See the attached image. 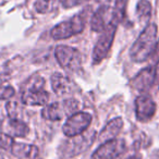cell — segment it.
Instances as JSON below:
<instances>
[{
    "instance_id": "ffe728a7",
    "label": "cell",
    "mask_w": 159,
    "mask_h": 159,
    "mask_svg": "<svg viewBox=\"0 0 159 159\" xmlns=\"http://www.w3.org/2000/svg\"><path fill=\"white\" fill-rule=\"evenodd\" d=\"M35 9L39 13H45L49 9V0H37L35 3Z\"/></svg>"
},
{
    "instance_id": "4fadbf2b",
    "label": "cell",
    "mask_w": 159,
    "mask_h": 159,
    "mask_svg": "<svg viewBox=\"0 0 159 159\" xmlns=\"http://www.w3.org/2000/svg\"><path fill=\"white\" fill-rule=\"evenodd\" d=\"M50 82L53 92L59 96L68 95L73 92V87H74L73 82L61 73H55L51 75Z\"/></svg>"
},
{
    "instance_id": "d6986e66",
    "label": "cell",
    "mask_w": 159,
    "mask_h": 159,
    "mask_svg": "<svg viewBox=\"0 0 159 159\" xmlns=\"http://www.w3.org/2000/svg\"><path fill=\"white\" fill-rule=\"evenodd\" d=\"M16 94V91L12 86L10 85H6V86H0V100H6L10 99L12 96Z\"/></svg>"
},
{
    "instance_id": "9a60e30c",
    "label": "cell",
    "mask_w": 159,
    "mask_h": 159,
    "mask_svg": "<svg viewBox=\"0 0 159 159\" xmlns=\"http://www.w3.org/2000/svg\"><path fill=\"white\" fill-rule=\"evenodd\" d=\"M6 134L10 135V136H16V137H24L29 134L30 129L18 118H10L6 123Z\"/></svg>"
},
{
    "instance_id": "2e32d148",
    "label": "cell",
    "mask_w": 159,
    "mask_h": 159,
    "mask_svg": "<svg viewBox=\"0 0 159 159\" xmlns=\"http://www.w3.org/2000/svg\"><path fill=\"white\" fill-rule=\"evenodd\" d=\"M10 152L12 155L19 158H27V159H34L38 155V148L34 145L25 143H16L14 142L12 145Z\"/></svg>"
},
{
    "instance_id": "5bb4252c",
    "label": "cell",
    "mask_w": 159,
    "mask_h": 159,
    "mask_svg": "<svg viewBox=\"0 0 159 159\" xmlns=\"http://www.w3.org/2000/svg\"><path fill=\"white\" fill-rule=\"evenodd\" d=\"M122 128H123V120L121 118H115V119L110 120L105 125V128L100 131L99 135H98V139L104 143V142L116 139V136L119 134Z\"/></svg>"
},
{
    "instance_id": "6da1fadb",
    "label": "cell",
    "mask_w": 159,
    "mask_h": 159,
    "mask_svg": "<svg viewBox=\"0 0 159 159\" xmlns=\"http://www.w3.org/2000/svg\"><path fill=\"white\" fill-rule=\"evenodd\" d=\"M157 29L156 24H149L139 34L130 49V57L134 62H145L152 53H155L157 47Z\"/></svg>"
},
{
    "instance_id": "44dd1931",
    "label": "cell",
    "mask_w": 159,
    "mask_h": 159,
    "mask_svg": "<svg viewBox=\"0 0 159 159\" xmlns=\"http://www.w3.org/2000/svg\"><path fill=\"white\" fill-rule=\"evenodd\" d=\"M89 0H63L62 1V6L66 9L69 8H73V7H77V6L82 5L83 2H86Z\"/></svg>"
},
{
    "instance_id": "9c48e42d",
    "label": "cell",
    "mask_w": 159,
    "mask_h": 159,
    "mask_svg": "<svg viewBox=\"0 0 159 159\" xmlns=\"http://www.w3.org/2000/svg\"><path fill=\"white\" fill-rule=\"evenodd\" d=\"M125 142L120 139L104 142L93 152L91 159H116L125 152Z\"/></svg>"
},
{
    "instance_id": "7a4b0ae2",
    "label": "cell",
    "mask_w": 159,
    "mask_h": 159,
    "mask_svg": "<svg viewBox=\"0 0 159 159\" xmlns=\"http://www.w3.org/2000/svg\"><path fill=\"white\" fill-rule=\"evenodd\" d=\"M44 87V77L38 74L31 76L22 89V102L27 106H46L49 99V94L45 91Z\"/></svg>"
},
{
    "instance_id": "3957f363",
    "label": "cell",
    "mask_w": 159,
    "mask_h": 159,
    "mask_svg": "<svg viewBox=\"0 0 159 159\" xmlns=\"http://www.w3.org/2000/svg\"><path fill=\"white\" fill-rule=\"evenodd\" d=\"M96 133L94 131L91 132H83L82 134L71 136L60 145L58 154L61 158H72L81 152H85L89 147H91L94 143Z\"/></svg>"
},
{
    "instance_id": "ba28073f",
    "label": "cell",
    "mask_w": 159,
    "mask_h": 159,
    "mask_svg": "<svg viewBox=\"0 0 159 159\" xmlns=\"http://www.w3.org/2000/svg\"><path fill=\"white\" fill-rule=\"evenodd\" d=\"M92 122V116L87 112H75L70 116L64 123L62 131L68 137L82 134L89 129Z\"/></svg>"
},
{
    "instance_id": "7c38bea8",
    "label": "cell",
    "mask_w": 159,
    "mask_h": 159,
    "mask_svg": "<svg viewBox=\"0 0 159 159\" xmlns=\"http://www.w3.org/2000/svg\"><path fill=\"white\" fill-rule=\"evenodd\" d=\"M112 19V9H109L107 6L100 7L91 19V29L94 32H102L109 24Z\"/></svg>"
},
{
    "instance_id": "ac0fdd59",
    "label": "cell",
    "mask_w": 159,
    "mask_h": 159,
    "mask_svg": "<svg viewBox=\"0 0 159 159\" xmlns=\"http://www.w3.org/2000/svg\"><path fill=\"white\" fill-rule=\"evenodd\" d=\"M14 141L10 135L6 134V133L0 132V148H2L5 150H10L13 145Z\"/></svg>"
},
{
    "instance_id": "52a82bcc",
    "label": "cell",
    "mask_w": 159,
    "mask_h": 159,
    "mask_svg": "<svg viewBox=\"0 0 159 159\" xmlns=\"http://www.w3.org/2000/svg\"><path fill=\"white\" fill-rule=\"evenodd\" d=\"M118 25L111 22L104 31L102 32L99 39L97 40L93 50V62L94 64H97L102 62L105 58L108 56L111 46L115 40V35L117 32Z\"/></svg>"
},
{
    "instance_id": "603a6c76",
    "label": "cell",
    "mask_w": 159,
    "mask_h": 159,
    "mask_svg": "<svg viewBox=\"0 0 159 159\" xmlns=\"http://www.w3.org/2000/svg\"><path fill=\"white\" fill-rule=\"evenodd\" d=\"M6 81H7V74H6V73L0 72V86H1Z\"/></svg>"
},
{
    "instance_id": "8992f818",
    "label": "cell",
    "mask_w": 159,
    "mask_h": 159,
    "mask_svg": "<svg viewBox=\"0 0 159 159\" xmlns=\"http://www.w3.org/2000/svg\"><path fill=\"white\" fill-rule=\"evenodd\" d=\"M55 56L58 63L66 71L76 72L82 66V55L77 49L73 47L59 45L56 47Z\"/></svg>"
},
{
    "instance_id": "7402d4cb",
    "label": "cell",
    "mask_w": 159,
    "mask_h": 159,
    "mask_svg": "<svg viewBox=\"0 0 159 159\" xmlns=\"http://www.w3.org/2000/svg\"><path fill=\"white\" fill-rule=\"evenodd\" d=\"M155 75H156V80H155V82L158 83V89H159V61L157 62L156 68H155Z\"/></svg>"
},
{
    "instance_id": "5b68a950",
    "label": "cell",
    "mask_w": 159,
    "mask_h": 159,
    "mask_svg": "<svg viewBox=\"0 0 159 159\" xmlns=\"http://www.w3.org/2000/svg\"><path fill=\"white\" fill-rule=\"evenodd\" d=\"M85 23H86L85 12H80L71 19H69L68 21H63V22L53 26V29L50 32L51 37L53 39L59 40L80 34L84 30Z\"/></svg>"
},
{
    "instance_id": "8fae6325",
    "label": "cell",
    "mask_w": 159,
    "mask_h": 159,
    "mask_svg": "<svg viewBox=\"0 0 159 159\" xmlns=\"http://www.w3.org/2000/svg\"><path fill=\"white\" fill-rule=\"evenodd\" d=\"M156 75H155V68L147 66V68L141 70L131 81V85L139 92H146L149 91L150 87L154 85Z\"/></svg>"
},
{
    "instance_id": "cb8c5ba5",
    "label": "cell",
    "mask_w": 159,
    "mask_h": 159,
    "mask_svg": "<svg viewBox=\"0 0 159 159\" xmlns=\"http://www.w3.org/2000/svg\"><path fill=\"white\" fill-rule=\"evenodd\" d=\"M129 159H141V158H139V156H132V157H130Z\"/></svg>"
},
{
    "instance_id": "e0dca14e",
    "label": "cell",
    "mask_w": 159,
    "mask_h": 159,
    "mask_svg": "<svg viewBox=\"0 0 159 159\" xmlns=\"http://www.w3.org/2000/svg\"><path fill=\"white\" fill-rule=\"evenodd\" d=\"M136 14L141 21H148L152 16V3L148 0H139L136 7Z\"/></svg>"
},
{
    "instance_id": "277c9868",
    "label": "cell",
    "mask_w": 159,
    "mask_h": 159,
    "mask_svg": "<svg viewBox=\"0 0 159 159\" xmlns=\"http://www.w3.org/2000/svg\"><path fill=\"white\" fill-rule=\"evenodd\" d=\"M80 109V102L74 98L61 100L46 105L42 110V117L50 121H59L66 117L74 115Z\"/></svg>"
},
{
    "instance_id": "30bf717a",
    "label": "cell",
    "mask_w": 159,
    "mask_h": 159,
    "mask_svg": "<svg viewBox=\"0 0 159 159\" xmlns=\"http://www.w3.org/2000/svg\"><path fill=\"white\" fill-rule=\"evenodd\" d=\"M156 112V104L148 94H143L135 99V115L141 122H148Z\"/></svg>"
}]
</instances>
